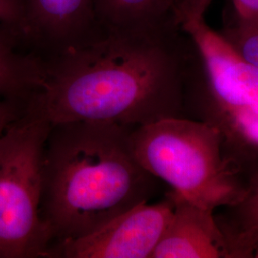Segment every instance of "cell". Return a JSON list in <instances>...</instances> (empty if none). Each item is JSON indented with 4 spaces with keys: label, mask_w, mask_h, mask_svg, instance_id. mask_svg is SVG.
Returning <instances> with one entry per match:
<instances>
[{
    "label": "cell",
    "mask_w": 258,
    "mask_h": 258,
    "mask_svg": "<svg viewBox=\"0 0 258 258\" xmlns=\"http://www.w3.org/2000/svg\"><path fill=\"white\" fill-rule=\"evenodd\" d=\"M215 216L227 241L230 258L253 257L258 249V171L249 176L247 194Z\"/></svg>",
    "instance_id": "obj_11"
},
{
    "label": "cell",
    "mask_w": 258,
    "mask_h": 258,
    "mask_svg": "<svg viewBox=\"0 0 258 258\" xmlns=\"http://www.w3.org/2000/svg\"><path fill=\"white\" fill-rule=\"evenodd\" d=\"M171 192L155 203L144 202L98 230L50 245L47 258H151L172 217Z\"/></svg>",
    "instance_id": "obj_6"
},
{
    "label": "cell",
    "mask_w": 258,
    "mask_h": 258,
    "mask_svg": "<svg viewBox=\"0 0 258 258\" xmlns=\"http://www.w3.org/2000/svg\"><path fill=\"white\" fill-rule=\"evenodd\" d=\"M198 53L178 24L106 31L82 46L41 60L24 113L51 125L94 120L132 128L185 117Z\"/></svg>",
    "instance_id": "obj_1"
},
{
    "label": "cell",
    "mask_w": 258,
    "mask_h": 258,
    "mask_svg": "<svg viewBox=\"0 0 258 258\" xmlns=\"http://www.w3.org/2000/svg\"><path fill=\"white\" fill-rule=\"evenodd\" d=\"M132 129L94 120L51 126L42 159L40 213L52 244L96 231L157 194L160 180L133 154Z\"/></svg>",
    "instance_id": "obj_2"
},
{
    "label": "cell",
    "mask_w": 258,
    "mask_h": 258,
    "mask_svg": "<svg viewBox=\"0 0 258 258\" xmlns=\"http://www.w3.org/2000/svg\"><path fill=\"white\" fill-rule=\"evenodd\" d=\"M0 21L7 24L18 34L21 43L24 23L23 0H0Z\"/></svg>",
    "instance_id": "obj_13"
},
{
    "label": "cell",
    "mask_w": 258,
    "mask_h": 258,
    "mask_svg": "<svg viewBox=\"0 0 258 258\" xmlns=\"http://www.w3.org/2000/svg\"><path fill=\"white\" fill-rule=\"evenodd\" d=\"M51 126L23 113L0 136V258L44 257L53 242L40 213Z\"/></svg>",
    "instance_id": "obj_5"
},
{
    "label": "cell",
    "mask_w": 258,
    "mask_h": 258,
    "mask_svg": "<svg viewBox=\"0 0 258 258\" xmlns=\"http://www.w3.org/2000/svg\"><path fill=\"white\" fill-rule=\"evenodd\" d=\"M170 192L174 200L172 217L151 258H230L214 211Z\"/></svg>",
    "instance_id": "obj_8"
},
{
    "label": "cell",
    "mask_w": 258,
    "mask_h": 258,
    "mask_svg": "<svg viewBox=\"0 0 258 258\" xmlns=\"http://www.w3.org/2000/svg\"><path fill=\"white\" fill-rule=\"evenodd\" d=\"M212 0H179V5L176 13L178 24L187 19L204 18L206 11L209 8Z\"/></svg>",
    "instance_id": "obj_14"
},
{
    "label": "cell",
    "mask_w": 258,
    "mask_h": 258,
    "mask_svg": "<svg viewBox=\"0 0 258 258\" xmlns=\"http://www.w3.org/2000/svg\"><path fill=\"white\" fill-rule=\"evenodd\" d=\"M133 154L151 175L204 209L240 202L249 174L233 156L221 131L202 120L168 118L130 132Z\"/></svg>",
    "instance_id": "obj_3"
},
{
    "label": "cell",
    "mask_w": 258,
    "mask_h": 258,
    "mask_svg": "<svg viewBox=\"0 0 258 258\" xmlns=\"http://www.w3.org/2000/svg\"><path fill=\"white\" fill-rule=\"evenodd\" d=\"M234 19L250 21L258 19V0H231Z\"/></svg>",
    "instance_id": "obj_16"
},
{
    "label": "cell",
    "mask_w": 258,
    "mask_h": 258,
    "mask_svg": "<svg viewBox=\"0 0 258 258\" xmlns=\"http://www.w3.org/2000/svg\"><path fill=\"white\" fill-rule=\"evenodd\" d=\"M181 27L200 62L190 79L185 114L221 131L231 153L249 174L258 171V67L241 58L205 18Z\"/></svg>",
    "instance_id": "obj_4"
},
{
    "label": "cell",
    "mask_w": 258,
    "mask_h": 258,
    "mask_svg": "<svg viewBox=\"0 0 258 258\" xmlns=\"http://www.w3.org/2000/svg\"><path fill=\"white\" fill-rule=\"evenodd\" d=\"M218 33L241 58L258 67V19L244 21L231 16Z\"/></svg>",
    "instance_id": "obj_12"
},
{
    "label": "cell",
    "mask_w": 258,
    "mask_h": 258,
    "mask_svg": "<svg viewBox=\"0 0 258 258\" xmlns=\"http://www.w3.org/2000/svg\"><path fill=\"white\" fill-rule=\"evenodd\" d=\"M93 5L103 32L146 31L178 24L179 0H93Z\"/></svg>",
    "instance_id": "obj_9"
},
{
    "label": "cell",
    "mask_w": 258,
    "mask_h": 258,
    "mask_svg": "<svg viewBox=\"0 0 258 258\" xmlns=\"http://www.w3.org/2000/svg\"><path fill=\"white\" fill-rule=\"evenodd\" d=\"M40 76L41 59L26 53L18 34L0 21V100L25 104Z\"/></svg>",
    "instance_id": "obj_10"
},
{
    "label": "cell",
    "mask_w": 258,
    "mask_h": 258,
    "mask_svg": "<svg viewBox=\"0 0 258 258\" xmlns=\"http://www.w3.org/2000/svg\"><path fill=\"white\" fill-rule=\"evenodd\" d=\"M25 109L22 102L0 100V136L10 125L19 119Z\"/></svg>",
    "instance_id": "obj_15"
},
{
    "label": "cell",
    "mask_w": 258,
    "mask_h": 258,
    "mask_svg": "<svg viewBox=\"0 0 258 258\" xmlns=\"http://www.w3.org/2000/svg\"><path fill=\"white\" fill-rule=\"evenodd\" d=\"M253 257L258 258V249L255 251V253H254V255H253Z\"/></svg>",
    "instance_id": "obj_17"
},
{
    "label": "cell",
    "mask_w": 258,
    "mask_h": 258,
    "mask_svg": "<svg viewBox=\"0 0 258 258\" xmlns=\"http://www.w3.org/2000/svg\"><path fill=\"white\" fill-rule=\"evenodd\" d=\"M21 44L46 60L102 36L93 0H23Z\"/></svg>",
    "instance_id": "obj_7"
}]
</instances>
